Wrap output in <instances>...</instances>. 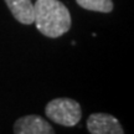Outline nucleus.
Returning <instances> with one entry per match:
<instances>
[{"label":"nucleus","mask_w":134,"mask_h":134,"mask_svg":"<svg viewBox=\"0 0 134 134\" xmlns=\"http://www.w3.org/2000/svg\"><path fill=\"white\" fill-rule=\"evenodd\" d=\"M34 11L36 29L47 37H60L71 29L70 11L58 0H37L34 4Z\"/></svg>","instance_id":"1"},{"label":"nucleus","mask_w":134,"mask_h":134,"mask_svg":"<svg viewBox=\"0 0 134 134\" xmlns=\"http://www.w3.org/2000/svg\"><path fill=\"white\" fill-rule=\"evenodd\" d=\"M45 114L60 125L75 127L81 120L82 110L77 100L72 98H56L46 104Z\"/></svg>","instance_id":"2"},{"label":"nucleus","mask_w":134,"mask_h":134,"mask_svg":"<svg viewBox=\"0 0 134 134\" xmlns=\"http://www.w3.org/2000/svg\"><path fill=\"white\" fill-rule=\"evenodd\" d=\"M87 129L91 134H124L119 120L112 114L93 113L87 119Z\"/></svg>","instance_id":"3"},{"label":"nucleus","mask_w":134,"mask_h":134,"mask_svg":"<svg viewBox=\"0 0 134 134\" xmlns=\"http://www.w3.org/2000/svg\"><path fill=\"white\" fill-rule=\"evenodd\" d=\"M15 134H55V130L46 119L36 114L21 117L14 124Z\"/></svg>","instance_id":"4"},{"label":"nucleus","mask_w":134,"mask_h":134,"mask_svg":"<svg viewBox=\"0 0 134 134\" xmlns=\"http://www.w3.org/2000/svg\"><path fill=\"white\" fill-rule=\"evenodd\" d=\"M11 14L24 25L34 24V3L31 0H5Z\"/></svg>","instance_id":"5"},{"label":"nucleus","mask_w":134,"mask_h":134,"mask_svg":"<svg viewBox=\"0 0 134 134\" xmlns=\"http://www.w3.org/2000/svg\"><path fill=\"white\" fill-rule=\"evenodd\" d=\"M81 8L98 13H110L113 10L112 0H76Z\"/></svg>","instance_id":"6"}]
</instances>
